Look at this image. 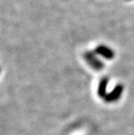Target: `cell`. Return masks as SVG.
Masks as SVG:
<instances>
[{
  "label": "cell",
  "instance_id": "6da1fadb",
  "mask_svg": "<svg viewBox=\"0 0 134 135\" xmlns=\"http://www.w3.org/2000/svg\"><path fill=\"white\" fill-rule=\"evenodd\" d=\"M122 91H123V87L121 85H118L111 93L106 95V96L103 98V100L107 103L115 102L120 98V95H121V94H122Z\"/></svg>",
  "mask_w": 134,
  "mask_h": 135
},
{
  "label": "cell",
  "instance_id": "7a4b0ae2",
  "mask_svg": "<svg viewBox=\"0 0 134 135\" xmlns=\"http://www.w3.org/2000/svg\"><path fill=\"white\" fill-rule=\"evenodd\" d=\"M107 79H103L100 83V87H99V90H98V94L101 98H103L106 96V88H107Z\"/></svg>",
  "mask_w": 134,
  "mask_h": 135
}]
</instances>
